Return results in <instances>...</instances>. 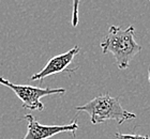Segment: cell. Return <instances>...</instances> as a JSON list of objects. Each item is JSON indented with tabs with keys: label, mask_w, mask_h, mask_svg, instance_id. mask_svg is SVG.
<instances>
[{
	"label": "cell",
	"mask_w": 150,
	"mask_h": 139,
	"mask_svg": "<svg viewBox=\"0 0 150 139\" xmlns=\"http://www.w3.org/2000/svg\"><path fill=\"white\" fill-rule=\"evenodd\" d=\"M135 28L110 26L104 41L101 43L102 53H110L114 56L116 64L120 70L129 68L130 62L142 50V46L135 41Z\"/></svg>",
	"instance_id": "6da1fadb"
},
{
	"label": "cell",
	"mask_w": 150,
	"mask_h": 139,
	"mask_svg": "<svg viewBox=\"0 0 150 139\" xmlns=\"http://www.w3.org/2000/svg\"><path fill=\"white\" fill-rule=\"evenodd\" d=\"M148 80L150 83V68H149V71H148Z\"/></svg>",
	"instance_id": "ba28073f"
},
{
	"label": "cell",
	"mask_w": 150,
	"mask_h": 139,
	"mask_svg": "<svg viewBox=\"0 0 150 139\" xmlns=\"http://www.w3.org/2000/svg\"><path fill=\"white\" fill-rule=\"evenodd\" d=\"M0 83L10 88L15 93L16 96L22 101L23 108L30 110H43L44 104L41 102V99L44 96L66 93L64 88H40L29 85H16L3 77H0Z\"/></svg>",
	"instance_id": "3957f363"
},
{
	"label": "cell",
	"mask_w": 150,
	"mask_h": 139,
	"mask_svg": "<svg viewBox=\"0 0 150 139\" xmlns=\"http://www.w3.org/2000/svg\"><path fill=\"white\" fill-rule=\"evenodd\" d=\"M149 1H150V0H149Z\"/></svg>",
	"instance_id": "9c48e42d"
},
{
	"label": "cell",
	"mask_w": 150,
	"mask_h": 139,
	"mask_svg": "<svg viewBox=\"0 0 150 139\" xmlns=\"http://www.w3.org/2000/svg\"><path fill=\"white\" fill-rule=\"evenodd\" d=\"M81 0H73L72 6V26L76 27L78 24V10H79Z\"/></svg>",
	"instance_id": "8992f818"
},
{
	"label": "cell",
	"mask_w": 150,
	"mask_h": 139,
	"mask_svg": "<svg viewBox=\"0 0 150 139\" xmlns=\"http://www.w3.org/2000/svg\"><path fill=\"white\" fill-rule=\"evenodd\" d=\"M79 50H81L79 46L75 45L70 50H68L67 53L60 54V55L53 57L41 71L35 73V75H32L31 77H30V80L42 81L44 78L48 77L50 75H55V74H58V73H62V72H67V71L73 72L74 70H69L68 66H69L70 63H72L75 56L79 53Z\"/></svg>",
	"instance_id": "5b68a950"
},
{
	"label": "cell",
	"mask_w": 150,
	"mask_h": 139,
	"mask_svg": "<svg viewBox=\"0 0 150 139\" xmlns=\"http://www.w3.org/2000/svg\"><path fill=\"white\" fill-rule=\"evenodd\" d=\"M116 139H150L149 136H143V135H137V134H121L116 133Z\"/></svg>",
	"instance_id": "52a82bcc"
},
{
	"label": "cell",
	"mask_w": 150,
	"mask_h": 139,
	"mask_svg": "<svg viewBox=\"0 0 150 139\" xmlns=\"http://www.w3.org/2000/svg\"><path fill=\"white\" fill-rule=\"evenodd\" d=\"M24 119L27 121V133L23 139H50L60 133H72L75 137V133L79 127L77 119L66 125H43L32 114H26Z\"/></svg>",
	"instance_id": "277c9868"
},
{
	"label": "cell",
	"mask_w": 150,
	"mask_h": 139,
	"mask_svg": "<svg viewBox=\"0 0 150 139\" xmlns=\"http://www.w3.org/2000/svg\"><path fill=\"white\" fill-rule=\"evenodd\" d=\"M76 111H84L90 116L92 124H101L106 121H116L118 125L136 118V114L122 107L118 97L104 94L81 106L75 107Z\"/></svg>",
	"instance_id": "7a4b0ae2"
}]
</instances>
